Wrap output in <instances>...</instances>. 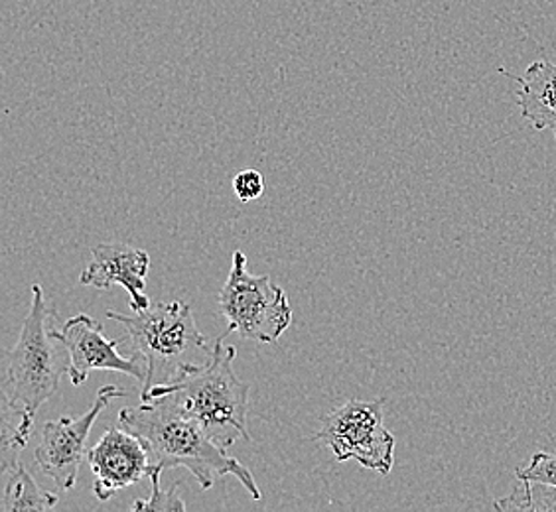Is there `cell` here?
<instances>
[{
  "mask_svg": "<svg viewBox=\"0 0 556 512\" xmlns=\"http://www.w3.org/2000/svg\"><path fill=\"white\" fill-rule=\"evenodd\" d=\"M118 426L135 434L144 444L149 453V470L190 471L193 479L207 491L217 479L225 475H236L247 492L258 501L261 491L251 471L231 458L224 448L205 434L192 418L184 417L168 398H152L137 408H121Z\"/></svg>",
  "mask_w": 556,
  "mask_h": 512,
  "instance_id": "obj_1",
  "label": "cell"
},
{
  "mask_svg": "<svg viewBox=\"0 0 556 512\" xmlns=\"http://www.w3.org/2000/svg\"><path fill=\"white\" fill-rule=\"evenodd\" d=\"M229 333L231 330L215 340L214 351L205 363L195 364L176 381L140 395L142 402L161 396L168 398L178 412L192 418L224 449L231 448L239 439H249V384L233 371L237 349L224 342Z\"/></svg>",
  "mask_w": 556,
  "mask_h": 512,
  "instance_id": "obj_2",
  "label": "cell"
},
{
  "mask_svg": "<svg viewBox=\"0 0 556 512\" xmlns=\"http://www.w3.org/2000/svg\"><path fill=\"white\" fill-rule=\"evenodd\" d=\"M105 316L125 330L132 349L147 363V381L140 395L176 381L195 364L205 363L214 351V345L210 347L207 337L198 330L192 308L178 299L150 304L147 310L132 316L113 310L105 311Z\"/></svg>",
  "mask_w": 556,
  "mask_h": 512,
  "instance_id": "obj_3",
  "label": "cell"
},
{
  "mask_svg": "<svg viewBox=\"0 0 556 512\" xmlns=\"http://www.w3.org/2000/svg\"><path fill=\"white\" fill-rule=\"evenodd\" d=\"M50 320L52 310L46 304L42 289L34 284L21 337L2 363V398L33 424L36 412L54 395L62 374L70 369L55 351Z\"/></svg>",
  "mask_w": 556,
  "mask_h": 512,
  "instance_id": "obj_4",
  "label": "cell"
},
{
  "mask_svg": "<svg viewBox=\"0 0 556 512\" xmlns=\"http://www.w3.org/2000/svg\"><path fill=\"white\" fill-rule=\"evenodd\" d=\"M219 311L229 323L227 330L251 342L275 343L292 323L287 292L267 274H251L241 251L233 253V265L219 292Z\"/></svg>",
  "mask_w": 556,
  "mask_h": 512,
  "instance_id": "obj_5",
  "label": "cell"
},
{
  "mask_svg": "<svg viewBox=\"0 0 556 512\" xmlns=\"http://www.w3.org/2000/svg\"><path fill=\"white\" fill-rule=\"evenodd\" d=\"M386 400H350L324 418L314 436L338 461H357L365 470L389 475L395 463V436L387 430Z\"/></svg>",
  "mask_w": 556,
  "mask_h": 512,
  "instance_id": "obj_6",
  "label": "cell"
},
{
  "mask_svg": "<svg viewBox=\"0 0 556 512\" xmlns=\"http://www.w3.org/2000/svg\"><path fill=\"white\" fill-rule=\"evenodd\" d=\"M129 395L117 384H105L91 408L81 417H62L42 426L40 444L36 446L34 458L46 477L54 481L60 489H72L77 481V473L87 458V438L99 414L113 400Z\"/></svg>",
  "mask_w": 556,
  "mask_h": 512,
  "instance_id": "obj_7",
  "label": "cell"
},
{
  "mask_svg": "<svg viewBox=\"0 0 556 512\" xmlns=\"http://www.w3.org/2000/svg\"><path fill=\"white\" fill-rule=\"evenodd\" d=\"M52 335L70 353V381L74 386L86 383L93 371H115L129 374L140 383L147 381V363L142 357L127 359L117 351L118 340H108L99 321L79 313L64 323L62 330L52 328Z\"/></svg>",
  "mask_w": 556,
  "mask_h": 512,
  "instance_id": "obj_8",
  "label": "cell"
},
{
  "mask_svg": "<svg viewBox=\"0 0 556 512\" xmlns=\"http://www.w3.org/2000/svg\"><path fill=\"white\" fill-rule=\"evenodd\" d=\"M87 463L93 473V492L101 502L127 489L149 475V453L135 434L123 427H111L93 448L87 451Z\"/></svg>",
  "mask_w": 556,
  "mask_h": 512,
  "instance_id": "obj_9",
  "label": "cell"
},
{
  "mask_svg": "<svg viewBox=\"0 0 556 512\" xmlns=\"http://www.w3.org/2000/svg\"><path fill=\"white\" fill-rule=\"evenodd\" d=\"M93 260L81 272L79 282L84 286L108 290L118 284L129 292L130 308L135 311L147 310L150 299L147 290L150 256L147 251L123 243H101L91 248Z\"/></svg>",
  "mask_w": 556,
  "mask_h": 512,
  "instance_id": "obj_10",
  "label": "cell"
},
{
  "mask_svg": "<svg viewBox=\"0 0 556 512\" xmlns=\"http://www.w3.org/2000/svg\"><path fill=\"white\" fill-rule=\"evenodd\" d=\"M500 74L519 84L515 97L525 120L536 130H551L556 139V64L539 60L529 65L525 75L509 74L507 69H500Z\"/></svg>",
  "mask_w": 556,
  "mask_h": 512,
  "instance_id": "obj_11",
  "label": "cell"
},
{
  "mask_svg": "<svg viewBox=\"0 0 556 512\" xmlns=\"http://www.w3.org/2000/svg\"><path fill=\"white\" fill-rule=\"evenodd\" d=\"M60 501L55 492L43 491L21 463L4 475L2 512L52 511Z\"/></svg>",
  "mask_w": 556,
  "mask_h": 512,
  "instance_id": "obj_12",
  "label": "cell"
},
{
  "mask_svg": "<svg viewBox=\"0 0 556 512\" xmlns=\"http://www.w3.org/2000/svg\"><path fill=\"white\" fill-rule=\"evenodd\" d=\"M33 422L22 417L2 398V427H0V471L2 477L18 465L22 451L33 436Z\"/></svg>",
  "mask_w": 556,
  "mask_h": 512,
  "instance_id": "obj_13",
  "label": "cell"
},
{
  "mask_svg": "<svg viewBox=\"0 0 556 512\" xmlns=\"http://www.w3.org/2000/svg\"><path fill=\"white\" fill-rule=\"evenodd\" d=\"M493 507L503 512H556V487L533 481H519L515 491L509 497L493 501Z\"/></svg>",
  "mask_w": 556,
  "mask_h": 512,
  "instance_id": "obj_14",
  "label": "cell"
},
{
  "mask_svg": "<svg viewBox=\"0 0 556 512\" xmlns=\"http://www.w3.org/2000/svg\"><path fill=\"white\" fill-rule=\"evenodd\" d=\"M150 485H152V491H150L149 499H142L132 504V511H149V512H166V511H186V502L180 499L178 489H180V483H174L170 489L166 492H162L161 489V470H149Z\"/></svg>",
  "mask_w": 556,
  "mask_h": 512,
  "instance_id": "obj_15",
  "label": "cell"
},
{
  "mask_svg": "<svg viewBox=\"0 0 556 512\" xmlns=\"http://www.w3.org/2000/svg\"><path fill=\"white\" fill-rule=\"evenodd\" d=\"M517 481H533L556 487V451H536L529 465L515 470Z\"/></svg>",
  "mask_w": 556,
  "mask_h": 512,
  "instance_id": "obj_16",
  "label": "cell"
},
{
  "mask_svg": "<svg viewBox=\"0 0 556 512\" xmlns=\"http://www.w3.org/2000/svg\"><path fill=\"white\" fill-rule=\"evenodd\" d=\"M265 192V178L257 170H243L233 178V193L239 202H255Z\"/></svg>",
  "mask_w": 556,
  "mask_h": 512,
  "instance_id": "obj_17",
  "label": "cell"
}]
</instances>
